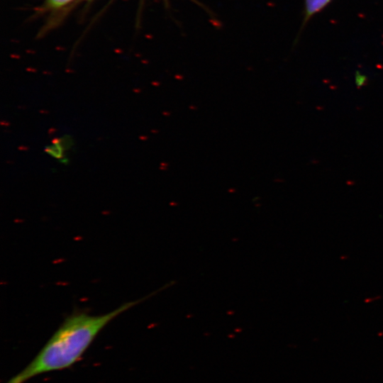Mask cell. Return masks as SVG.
<instances>
[{
	"label": "cell",
	"mask_w": 383,
	"mask_h": 383,
	"mask_svg": "<svg viewBox=\"0 0 383 383\" xmlns=\"http://www.w3.org/2000/svg\"><path fill=\"white\" fill-rule=\"evenodd\" d=\"M365 79L363 76L358 74L355 79L356 84L359 86H361L364 84Z\"/></svg>",
	"instance_id": "cell-4"
},
{
	"label": "cell",
	"mask_w": 383,
	"mask_h": 383,
	"mask_svg": "<svg viewBox=\"0 0 383 383\" xmlns=\"http://www.w3.org/2000/svg\"><path fill=\"white\" fill-rule=\"evenodd\" d=\"M72 1L73 0H45V2L47 6L50 8L57 9L67 5Z\"/></svg>",
	"instance_id": "cell-3"
},
{
	"label": "cell",
	"mask_w": 383,
	"mask_h": 383,
	"mask_svg": "<svg viewBox=\"0 0 383 383\" xmlns=\"http://www.w3.org/2000/svg\"><path fill=\"white\" fill-rule=\"evenodd\" d=\"M148 297L126 302L101 315L78 313L69 316L33 360L6 383H25L43 373L70 367L79 360L96 335L109 322Z\"/></svg>",
	"instance_id": "cell-1"
},
{
	"label": "cell",
	"mask_w": 383,
	"mask_h": 383,
	"mask_svg": "<svg viewBox=\"0 0 383 383\" xmlns=\"http://www.w3.org/2000/svg\"><path fill=\"white\" fill-rule=\"evenodd\" d=\"M332 0H305L304 16L302 28L308 23L309 19L315 14L325 9Z\"/></svg>",
	"instance_id": "cell-2"
}]
</instances>
